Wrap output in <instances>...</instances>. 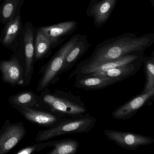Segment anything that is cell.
Returning a JSON list of instances; mask_svg holds the SVG:
<instances>
[{
	"label": "cell",
	"mask_w": 154,
	"mask_h": 154,
	"mask_svg": "<svg viewBox=\"0 0 154 154\" xmlns=\"http://www.w3.org/2000/svg\"><path fill=\"white\" fill-rule=\"evenodd\" d=\"M154 43V33L140 36L133 33H124L98 44L91 56L79 64L86 65L99 64L135 52L145 51Z\"/></svg>",
	"instance_id": "cell-1"
},
{
	"label": "cell",
	"mask_w": 154,
	"mask_h": 154,
	"mask_svg": "<svg viewBox=\"0 0 154 154\" xmlns=\"http://www.w3.org/2000/svg\"><path fill=\"white\" fill-rule=\"evenodd\" d=\"M37 107L66 118L80 117L89 113L79 96L61 90L52 92L48 87L38 95Z\"/></svg>",
	"instance_id": "cell-2"
},
{
	"label": "cell",
	"mask_w": 154,
	"mask_h": 154,
	"mask_svg": "<svg viewBox=\"0 0 154 154\" xmlns=\"http://www.w3.org/2000/svg\"><path fill=\"white\" fill-rule=\"evenodd\" d=\"M97 122V119L89 113L80 117L67 118L54 128L39 131L35 140L37 142H42L66 134L88 133L94 128Z\"/></svg>",
	"instance_id": "cell-3"
},
{
	"label": "cell",
	"mask_w": 154,
	"mask_h": 154,
	"mask_svg": "<svg viewBox=\"0 0 154 154\" xmlns=\"http://www.w3.org/2000/svg\"><path fill=\"white\" fill-rule=\"evenodd\" d=\"M82 35L81 34H75L72 36L44 66L42 71V76L37 87L38 91L41 92L50 85L54 84L59 80L66 55L78 42Z\"/></svg>",
	"instance_id": "cell-4"
},
{
	"label": "cell",
	"mask_w": 154,
	"mask_h": 154,
	"mask_svg": "<svg viewBox=\"0 0 154 154\" xmlns=\"http://www.w3.org/2000/svg\"><path fill=\"white\" fill-rule=\"evenodd\" d=\"M144 52L145 51L135 52L118 59L103 62L99 64L86 65L78 64L69 75V79H72L77 75H85L98 72H105L119 66L143 60Z\"/></svg>",
	"instance_id": "cell-5"
},
{
	"label": "cell",
	"mask_w": 154,
	"mask_h": 154,
	"mask_svg": "<svg viewBox=\"0 0 154 154\" xmlns=\"http://www.w3.org/2000/svg\"><path fill=\"white\" fill-rule=\"evenodd\" d=\"M104 133L109 140L128 150H136L141 146L150 145L154 142L153 138L134 132L105 129Z\"/></svg>",
	"instance_id": "cell-6"
},
{
	"label": "cell",
	"mask_w": 154,
	"mask_h": 154,
	"mask_svg": "<svg viewBox=\"0 0 154 154\" xmlns=\"http://www.w3.org/2000/svg\"><path fill=\"white\" fill-rule=\"evenodd\" d=\"M26 132L21 122L11 123L7 120L0 128V154L10 151L25 137Z\"/></svg>",
	"instance_id": "cell-7"
},
{
	"label": "cell",
	"mask_w": 154,
	"mask_h": 154,
	"mask_svg": "<svg viewBox=\"0 0 154 154\" xmlns=\"http://www.w3.org/2000/svg\"><path fill=\"white\" fill-rule=\"evenodd\" d=\"M154 97V88L141 92L119 106L112 112V118L117 120H127L132 118L140 109L152 103Z\"/></svg>",
	"instance_id": "cell-8"
},
{
	"label": "cell",
	"mask_w": 154,
	"mask_h": 154,
	"mask_svg": "<svg viewBox=\"0 0 154 154\" xmlns=\"http://www.w3.org/2000/svg\"><path fill=\"white\" fill-rule=\"evenodd\" d=\"M26 119L38 126L50 128L58 125L67 118L45 110L36 109L35 108L13 106Z\"/></svg>",
	"instance_id": "cell-9"
},
{
	"label": "cell",
	"mask_w": 154,
	"mask_h": 154,
	"mask_svg": "<svg viewBox=\"0 0 154 154\" xmlns=\"http://www.w3.org/2000/svg\"><path fill=\"white\" fill-rule=\"evenodd\" d=\"M118 0H91L86 11V16L92 18L97 29L108 21Z\"/></svg>",
	"instance_id": "cell-10"
},
{
	"label": "cell",
	"mask_w": 154,
	"mask_h": 154,
	"mask_svg": "<svg viewBox=\"0 0 154 154\" xmlns=\"http://www.w3.org/2000/svg\"><path fill=\"white\" fill-rule=\"evenodd\" d=\"M78 23L74 20L65 21L55 25L42 27L39 30L48 38L52 48L61 45L66 38L76 30Z\"/></svg>",
	"instance_id": "cell-11"
},
{
	"label": "cell",
	"mask_w": 154,
	"mask_h": 154,
	"mask_svg": "<svg viewBox=\"0 0 154 154\" xmlns=\"http://www.w3.org/2000/svg\"><path fill=\"white\" fill-rule=\"evenodd\" d=\"M0 72L4 83L12 86L24 85L25 74L20 63L16 57L0 62Z\"/></svg>",
	"instance_id": "cell-12"
},
{
	"label": "cell",
	"mask_w": 154,
	"mask_h": 154,
	"mask_svg": "<svg viewBox=\"0 0 154 154\" xmlns=\"http://www.w3.org/2000/svg\"><path fill=\"white\" fill-rule=\"evenodd\" d=\"M32 25L27 26L24 34V47L26 58V70L24 75L23 86L29 85L34 73L35 39Z\"/></svg>",
	"instance_id": "cell-13"
},
{
	"label": "cell",
	"mask_w": 154,
	"mask_h": 154,
	"mask_svg": "<svg viewBox=\"0 0 154 154\" xmlns=\"http://www.w3.org/2000/svg\"><path fill=\"white\" fill-rule=\"evenodd\" d=\"M75 76V87L87 91L101 90L122 82L119 79L91 75Z\"/></svg>",
	"instance_id": "cell-14"
},
{
	"label": "cell",
	"mask_w": 154,
	"mask_h": 154,
	"mask_svg": "<svg viewBox=\"0 0 154 154\" xmlns=\"http://www.w3.org/2000/svg\"><path fill=\"white\" fill-rule=\"evenodd\" d=\"M90 45L91 44L89 43L86 35H82L78 42L66 55L61 70V74L68 72L72 69L86 53Z\"/></svg>",
	"instance_id": "cell-15"
},
{
	"label": "cell",
	"mask_w": 154,
	"mask_h": 154,
	"mask_svg": "<svg viewBox=\"0 0 154 154\" xmlns=\"http://www.w3.org/2000/svg\"><path fill=\"white\" fill-rule=\"evenodd\" d=\"M142 62L143 60H140L135 63L119 66L105 72H98L88 75L115 78L122 81L136 74L140 69L142 64Z\"/></svg>",
	"instance_id": "cell-16"
},
{
	"label": "cell",
	"mask_w": 154,
	"mask_h": 154,
	"mask_svg": "<svg viewBox=\"0 0 154 154\" xmlns=\"http://www.w3.org/2000/svg\"><path fill=\"white\" fill-rule=\"evenodd\" d=\"M0 42L4 46L11 47L18 37L22 27L20 15L17 16L5 24Z\"/></svg>",
	"instance_id": "cell-17"
},
{
	"label": "cell",
	"mask_w": 154,
	"mask_h": 154,
	"mask_svg": "<svg viewBox=\"0 0 154 154\" xmlns=\"http://www.w3.org/2000/svg\"><path fill=\"white\" fill-rule=\"evenodd\" d=\"M2 1L0 20L5 25L10 20L20 15V9L24 0H0Z\"/></svg>",
	"instance_id": "cell-18"
},
{
	"label": "cell",
	"mask_w": 154,
	"mask_h": 154,
	"mask_svg": "<svg viewBox=\"0 0 154 154\" xmlns=\"http://www.w3.org/2000/svg\"><path fill=\"white\" fill-rule=\"evenodd\" d=\"M38 95L31 91H25L11 95L8 98V102L11 106L26 108L37 107Z\"/></svg>",
	"instance_id": "cell-19"
},
{
	"label": "cell",
	"mask_w": 154,
	"mask_h": 154,
	"mask_svg": "<svg viewBox=\"0 0 154 154\" xmlns=\"http://www.w3.org/2000/svg\"><path fill=\"white\" fill-rule=\"evenodd\" d=\"M35 40L34 63L48 56L52 49L50 41L39 29Z\"/></svg>",
	"instance_id": "cell-20"
},
{
	"label": "cell",
	"mask_w": 154,
	"mask_h": 154,
	"mask_svg": "<svg viewBox=\"0 0 154 154\" xmlns=\"http://www.w3.org/2000/svg\"><path fill=\"white\" fill-rule=\"evenodd\" d=\"M54 148L47 154H75L80 147L78 140L74 139L66 138L54 140Z\"/></svg>",
	"instance_id": "cell-21"
},
{
	"label": "cell",
	"mask_w": 154,
	"mask_h": 154,
	"mask_svg": "<svg viewBox=\"0 0 154 154\" xmlns=\"http://www.w3.org/2000/svg\"><path fill=\"white\" fill-rule=\"evenodd\" d=\"M142 64L144 66L146 81L142 92H145L154 88V51L149 56H144Z\"/></svg>",
	"instance_id": "cell-22"
},
{
	"label": "cell",
	"mask_w": 154,
	"mask_h": 154,
	"mask_svg": "<svg viewBox=\"0 0 154 154\" xmlns=\"http://www.w3.org/2000/svg\"><path fill=\"white\" fill-rule=\"evenodd\" d=\"M54 140L47 142H38L37 143L27 146L21 149L16 152V154H31L36 152H40L41 150L45 148L53 147Z\"/></svg>",
	"instance_id": "cell-23"
},
{
	"label": "cell",
	"mask_w": 154,
	"mask_h": 154,
	"mask_svg": "<svg viewBox=\"0 0 154 154\" xmlns=\"http://www.w3.org/2000/svg\"><path fill=\"white\" fill-rule=\"evenodd\" d=\"M150 4L152 5V7L154 8V0H149Z\"/></svg>",
	"instance_id": "cell-24"
},
{
	"label": "cell",
	"mask_w": 154,
	"mask_h": 154,
	"mask_svg": "<svg viewBox=\"0 0 154 154\" xmlns=\"http://www.w3.org/2000/svg\"><path fill=\"white\" fill-rule=\"evenodd\" d=\"M1 5L0 4V15H1Z\"/></svg>",
	"instance_id": "cell-25"
}]
</instances>
